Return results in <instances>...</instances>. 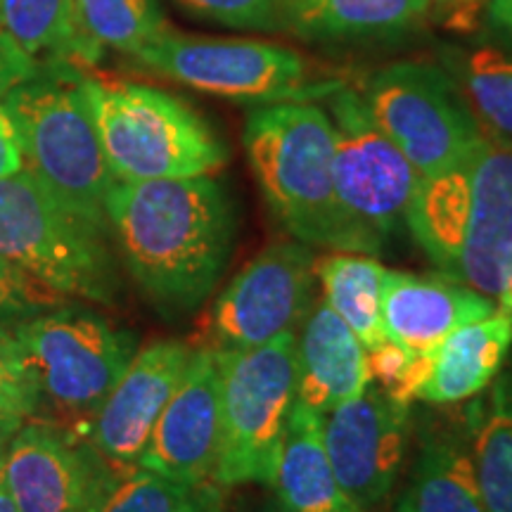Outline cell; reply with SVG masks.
<instances>
[{"label": "cell", "instance_id": "6da1fadb", "mask_svg": "<svg viewBox=\"0 0 512 512\" xmlns=\"http://www.w3.org/2000/svg\"><path fill=\"white\" fill-rule=\"evenodd\" d=\"M105 214L119 259L157 313L174 320L207 302L238 230L233 200L216 178L117 181Z\"/></svg>", "mask_w": 512, "mask_h": 512}, {"label": "cell", "instance_id": "7a4b0ae2", "mask_svg": "<svg viewBox=\"0 0 512 512\" xmlns=\"http://www.w3.org/2000/svg\"><path fill=\"white\" fill-rule=\"evenodd\" d=\"M261 195L292 240L342 254H380L384 245L347 214L332 171V124L316 102L254 107L242 131Z\"/></svg>", "mask_w": 512, "mask_h": 512}, {"label": "cell", "instance_id": "3957f363", "mask_svg": "<svg viewBox=\"0 0 512 512\" xmlns=\"http://www.w3.org/2000/svg\"><path fill=\"white\" fill-rule=\"evenodd\" d=\"M0 107L17 133L24 169L69 209L110 233L105 202L117 178L102 150L79 67L41 62Z\"/></svg>", "mask_w": 512, "mask_h": 512}, {"label": "cell", "instance_id": "277c9868", "mask_svg": "<svg viewBox=\"0 0 512 512\" xmlns=\"http://www.w3.org/2000/svg\"><path fill=\"white\" fill-rule=\"evenodd\" d=\"M102 150L117 181L211 176L228 147L188 102L155 86L83 76Z\"/></svg>", "mask_w": 512, "mask_h": 512}, {"label": "cell", "instance_id": "5b68a950", "mask_svg": "<svg viewBox=\"0 0 512 512\" xmlns=\"http://www.w3.org/2000/svg\"><path fill=\"white\" fill-rule=\"evenodd\" d=\"M110 233L57 200L27 169L0 176V259L67 299L114 304L117 256Z\"/></svg>", "mask_w": 512, "mask_h": 512}, {"label": "cell", "instance_id": "8992f818", "mask_svg": "<svg viewBox=\"0 0 512 512\" xmlns=\"http://www.w3.org/2000/svg\"><path fill=\"white\" fill-rule=\"evenodd\" d=\"M297 332L254 349L219 351L221 446L214 482L221 489L271 486L297 403Z\"/></svg>", "mask_w": 512, "mask_h": 512}, {"label": "cell", "instance_id": "52a82bcc", "mask_svg": "<svg viewBox=\"0 0 512 512\" xmlns=\"http://www.w3.org/2000/svg\"><path fill=\"white\" fill-rule=\"evenodd\" d=\"M38 384L41 403L64 418L93 420L138 351V335L102 313L67 302L10 325Z\"/></svg>", "mask_w": 512, "mask_h": 512}, {"label": "cell", "instance_id": "ba28073f", "mask_svg": "<svg viewBox=\"0 0 512 512\" xmlns=\"http://www.w3.org/2000/svg\"><path fill=\"white\" fill-rule=\"evenodd\" d=\"M133 60L150 72L216 98L275 105L325 100L339 81H318L297 50L245 38H204L169 29Z\"/></svg>", "mask_w": 512, "mask_h": 512}, {"label": "cell", "instance_id": "9c48e42d", "mask_svg": "<svg viewBox=\"0 0 512 512\" xmlns=\"http://www.w3.org/2000/svg\"><path fill=\"white\" fill-rule=\"evenodd\" d=\"M361 95L380 131L422 178L451 171L484 138L456 81L437 62L387 64Z\"/></svg>", "mask_w": 512, "mask_h": 512}, {"label": "cell", "instance_id": "30bf717a", "mask_svg": "<svg viewBox=\"0 0 512 512\" xmlns=\"http://www.w3.org/2000/svg\"><path fill=\"white\" fill-rule=\"evenodd\" d=\"M332 171L342 207L363 230L387 245L408 230V214L422 176L370 117L354 88L339 86L328 98Z\"/></svg>", "mask_w": 512, "mask_h": 512}, {"label": "cell", "instance_id": "8fae6325", "mask_svg": "<svg viewBox=\"0 0 512 512\" xmlns=\"http://www.w3.org/2000/svg\"><path fill=\"white\" fill-rule=\"evenodd\" d=\"M316 254L299 240L275 242L254 256L214 302L211 347L254 349L297 332L316 302Z\"/></svg>", "mask_w": 512, "mask_h": 512}, {"label": "cell", "instance_id": "7c38bea8", "mask_svg": "<svg viewBox=\"0 0 512 512\" xmlns=\"http://www.w3.org/2000/svg\"><path fill=\"white\" fill-rule=\"evenodd\" d=\"M413 406L375 382L323 415V441L335 475L363 512L380 510L399 484L413 444Z\"/></svg>", "mask_w": 512, "mask_h": 512}, {"label": "cell", "instance_id": "4fadbf2b", "mask_svg": "<svg viewBox=\"0 0 512 512\" xmlns=\"http://www.w3.org/2000/svg\"><path fill=\"white\" fill-rule=\"evenodd\" d=\"M448 278L512 309V150L482 138L467 164L465 204Z\"/></svg>", "mask_w": 512, "mask_h": 512}, {"label": "cell", "instance_id": "5bb4252c", "mask_svg": "<svg viewBox=\"0 0 512 512\" xmlns=\"http://www.w3.org/2000/svg\"><path fill=\"white\" fill-rule=\"evenodd\" d=\"M3 467L19 512H88L114 470L74 430L34 420L5 444Z\"/></svg>", "mask_w": 512, "mask_h": 512}, {"label": "cell", "instance_id": "9a60e30c", "mask_svg": "<svg viewBox=\"0 0 512 512\" xmlns=\"http://www.w3.org/2000/svg\"><path fill=\"white\" fill-rule=\"evenodd\" d=\"M221 446V361L214 347H195L181 384L159 415L138 467L183 486L214 482Z\"/></svg>", "mask_w": 512, "mask_h": 512}, {"label": "cell", "instance_id": "2e32d148", "mask_svg": "<svg viewBox=\"0 0 512 512\" xmlns=\"http://www.w3.org/2000/svg\"><path fill=\"white\" fill-rule=\"evenodd\" d=\"M185 339H155L138 349L91 420L88 441L112 467L138 465L159 415L181 384L192 358Z\"/></svg>", "mask_w": 512, "mask_h": 512}, {"label": "cell", "instance_id": "e0dca14e", "mask_svg": "<svg viewBox=\"0 0 512 512\" xmlns=\"http://www.w3.org/2000/svg\"><path fill=\"white\" fill-rule=\"evenodd\" d=\"M498 311L496 299L448 278H430L406 271H384L382 325L387 342L427 354L463 328Z\"/></svg>", "mask_w": 512, "mask_h": 512}, {"label": "cell", "instance_id": "ac0fdd59", "mask_svg": "<svg viewBox=\"0 0 512 512\" xmlns=\"http://www.w3.org/2000/svg\"><path fill=\"white\" fill-rule=\"evenodd\" d=\"M413 441L394 512H486L463 413L427 415L425 425L413 427Z\"/></svg>", "mask_w": 512, "mask_h": 512}, {"label": "cell", "instance_id": "d6986e66", "mask_svg": "<svg viewBox=\"0 0 512 512\" xmlns=\"http://www.w3.org/2000/svg\"><path fill=\"white\" fill-rule=\"evenodd\" d=\"M297 335V401L325 415L373 382L368 351L351 328L316 297Z\"/></svg>", "mask_w": 512, "mask_h": 512}, {"label": "cell", "instance_id": "ffe728a7", "mask_svg": "<svg viewBox=\"0 0 512 512\" xmlns=\"http://www.w3.org/2000/svg\"><path fill=\"white\" fill-rule=\"evenodd\" d=\"M512 351V313L498 309L467 323L427 351V368L415 403L458 406L484 392L501 373Z\"/></svg>", "mask_w": 512, "mask_h": 512}, {"label": "cell", "instance_id": "44dd1931", "mask_svg": "<svg viewBox=\"0 0 512 512\" xmlns=\"http://www.w3.org/2000/svg\"><path fill=\"white\" fill-rule=\"evenodd\" d=\"M432 0H278L280 31L311 43L382 41L420 27Z\"/></svg>", "mask_w": 512, "mask_h": 512}, {"label": "cell", "instance_id": "7402d4cb", "mask_svg": "<svg viewBox=\"0 0 512 512\" xmlns=\"http://www.w3.org/2000/svg\"><path fill=\"white\" fill-rule=\"evenodd\" d=\"M275 501L287 512H363L347 496L323 441V415L294 403L271 479Z\"/></svg>", "mask_w": 512, "mask_h": 512}, {"label": "cell", "instance_id": "603a6c76", "mask_svg": "<svg viewBox=\"0 0 512 512\" xmlns=\"http://www.w3.org/2000/svg\"><path fill=\"white\" fill-rule=\"evenodd\" d=\"M465 403L463 418L486 512H512V363Z\"/></svg>", "mask_w": 512, "mask_h": 512}, {"label": "cell", "instance_id": "cb8c5ba5", "mask_svg": "<svg viewBox=\"0 0 512 512\" xmlns=\"http://www.w3.org/2000/svg\"><path fill=\"white\" fill-rule=\"evenodd\" d=\"M439 64L456 81L482 136L512 150V53L491 43L446 46Z\"/></svg>", "mask_w": 512, "mask_h": 512}, {"label": "cell", "instance_id": "d4e9b609", "mask_svg": "<svg viewBox=\"0 0 512 512\" xmlns=\"http://www.w3.org/2000/svg\"><path fill=\"white\" fill-rule=\"evenodd\" d=\"M313 271L323 299L349 325L366 351L384 347L382 278L387 268L375 256L337 252L316 259Z\"/></svg>", "mask_w": 512, "mask_h": 512}, {"label": "cell", "instance_id": "484cf974", "mask_svg": "<svg viewBox=\"0 0 512 512\" xmlns=\"http://www.w3.org/2000/svg\"><path fill=\"white\" fill-rule=\"evenodd\" d=\"M74 22L93 64L107 48L133 57L171 29L157 0H74Z\"/></svg>", "mask_w": 512, "mask_h": 512}, {"label": "cell", "instance_id": "4316f807", "mask_svg": "<svg viewBox=\"0 0 512 512\" xmlns=\"http://www.w3.org/2000/svg\"><path fill=\"white\" fill-rule=\"evenodd\" d=\"M0 31L36 62L93 64L74 22V0H0Z\"/></svg>", "mask_w": 512, "mask_h": 512}, {"label": "cell", "instance_id": "83f0119b", "mask_svg": "<svg viewBox=\"0 0 512 512\" xmlns=\"http://www.w3.org/2000/svg\"><path fill=\"white\" fill-rule=\"evenodd\" d=\"M190 491L145 467H114L88 512H176Z\"/></svg>", "mask_w": 512, "mask_h": 512}, {"label": "cell", "instance_id": "f1b7e54d", "mask_svg": "<svg viewBox=\"0 0 512 512\" xmlns=\"http://www.w3.org/2000/svg\"><path fill=\"white\" fill-rule=\"evenodd\" d=\"M41 408V394L27 354L10 325L0 323V413L34 420Z\"/></svg>", "mask_w": 512, "mask_h": 512}, {"label": "cell", "instance_id": "f546056e", "mask_svg": "<svg viewBox=\"0 0 512 512\" xmlns=\"http://www.w3.org/2000/svg\"><path fill=\"white\" fill-rule=\"evenodd\" d=\"M67 302H74V299L62 297L24 273L22 268L0 259V323L12 325Z\"/></svg>", "mask_w": 512, "mask_h": 512}, {"label": "cell", "instance_id": "4dcf8cb0", "mask_svg": "<svg viewBox=\"0 0 512 512\" xmlns=\"http://www.w3.org/2000/svg\"><path fill=\"white\" fill-rule=\"evenodd\" d=\"M178 5L228 29L280 31L278 0H178Z\"/></svg>", "mask_w": 512, "mask_h": 512}, {"label": "cell", "instance_id": "1f68e13d", "mask_svg": "<svg viewBox=\"0 0 512 512\" xmlns=\"http://www.w3.org/2000/svg\"><path fill=\"white\" fill-rule=\"evenodd\" d=\"M34 57H29L22 48L0 31V100L22 81L31 79L38 72Z\"/></svg>", "mask_w": 512, "mask_h": 512}, {"label": "cell", "instance_id": "d6a6232c", "mask_svg": "<svg viewBox=\"0 0 512 512\" xmlns=\"http://www.w3.org/2000/svg\"><path fill=\"white\" fill-rule=\"evenodd\" d=\"M226 489H221L216 482H204L192 486V491L185 498L181 508L176 512H228L226 508Z\"/></svg>", "mask_w": 512, "mask_h": 512}, {"label": "cell", "instance_id": "836d02e7", "mask_svg": "<svg viewBox=\"0 0 512 512\" xmlns=\"http://www.w3.org/2000/svg\"><path fill=\"white\" fill-rule=\"evenodd\" d=\"M24 169L22 150H19V140L15 128L3 107H0V176L15 174Z\"/></svg>", "mask_w": 512, "mask_h": 512}, {"label": "cell", "instance_id": "e575fe53", "mask_svg": "<svg viewBox=\"0 0 512 512\" xmlns=\"http://www.w3.org/2000/svg\"><path fill=\"white\" fill-rule=\"evenodd\" d=\"M486 22L498 36L512 43V0H489L486 3Z\"/></svg>", "mask_w": 512, "mask_h": 512}, {"label": "cell", "instance_id": "d590c367", "mask_svg": "<svg viewBox=\"0 0 512 512\" xmlns=\"http://www.w3.org/2000/svg\"><path fill=\"white\" fill-rule=\"evenodd\" d=\"M489 3V0H437L439 10H444L448 17L456 19V27H465L477 15L479 5Z\"/></svg>", "mask_w": 512, "mask_h": 512}, {"label": "cell", "instance_id": "8d00e7d4", "mask_svg": "<svg viewBox=\"0 0 512 512\" xmlns=\"http://www.w3.org/2000/svg\"><path fill=\"white\" fill-rule=\"evenodd\" d=\"M5 448V446H3ZM3 448H0V512H19L12 498L8 482H5V467H3Z\"/></svg>", "mask_w": 512, "mask_h": 512}, {"label": "cell", "instance_id": "74e56055", "mask_svg": "<svg viewBox=\"0 0 512 512\" xmlns=\"http://www.w3.org/2000/svg\"><path fill=\"white\" fill-rule=\"evenodd\" d=\"M22 418H15V415H8V413H0V448H3L8 441L12 439V434H15L19 427H22Z\"/></svg>", "mask_w": 512, "mask_h": 512}, {"label": "cell", "instance_id": "f35d334b", "mask_svg": "<svg viewBox=\"0 0 512 512\" xmlns=\"http://www.w3.org/2000/svg\"><path fill=\"white\" fill-rule=\"evenodd\" d=\"M235 512H287V510L278 501H275V496H271V498H266V501L240 505V508Z\"/></svg>", "mask_w": 512, "mask_h": 512}, {"label": "cell", "instance_id": "ab89813d", "mask_svg": "<svg viewBox=\"0 0 512 512\" xmlns=\"http://www.w3.org/2000/svg\"><path fill=\"white\" fill-rule=\"evenodd\" d=\"M510 313H512V309H510Z\"/></svg>", "mask_w": 512, "mask_h": 512}]
</instances>
